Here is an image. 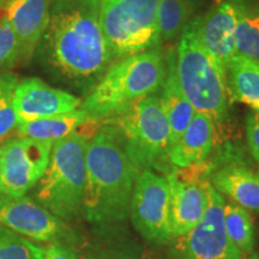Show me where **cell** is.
<instances>
[{
    "label": "cell",
    "mask_w": 259,
    "mask_h": 259,
    "mask_svg": "<svg viewBox=\"0 0 259 259\" xmlns=\"http://www.w3.org/2000/svg\"><path fill=\"white\" fill-rule=\"evenodd\" d=\"M101 0H52L37 54L54 76L92 90L114 64L100 23Z\"/></svg>",
    "instance_id": "6da1fadb"
},
{
    "label": "cell",
    "mask_w": 259,
    "mask_h": 259,
    "mask_svg": "<svg viewBox=\"0 0 259 259\" xmlns=\"http://www.w3.org/2000/svg\"><path fill=\"white\" fill-rule=\"evenodd\" d=\"M85 164V219L105 227L124 222L130 213L132 193L141 170L130 157L115 126L105 122L89 138Z\"/></svg>",
    "instance_id": "7a4b0ae2"
},
{
    "label": "cell",
    "mask_w": 259,
    "mask_h": 259,
    "mask_svg": "<svg viewBox=\"0 0 259 259\" xmlns=\"http://www.w3.org/2000/svg\"><path fill=\"white\" fill-rule=\"evenodd\" d=\"M166 73L160 48L115 61L90 90L79 109L92 120L111 119L137 100L156 93Z\"/></svg>",
    "instance_id": "3957f363"
},
{
    "label": "cell",
    "mask_w": 259,
    "mask_h": 259,
    "mask_svg": "<svg viewBox=\"0 0 259 259\" xmlns=\"http://www.w3.org/2000/svg\"><path fill=\"white\" fill-rule=\"evenodd\" d=\"M185 28L176 57L178 82L196 113L209 116L213 125H221L229 107L226 71L204 48L194 22Z\"/></svg>",
    "instance_id": "277c9868"
},
{
    "label": "cell",
    "mask_w": 259,
    "mask_h": 259,
    "mask_svg": "<svg viewBox=\"0 0 259 259\" xmlns=\"http://www.w3.org/2000/svg\"><path fill=\"white\" fill-rule=\"evenodd\" d=\"M88 141L85 135L73 132L54 142L47 169L36 184L38 204L64 221L83 211Z\"/></svg>",
    "instance_id": "5b68a950"
},
{
    "label": "cell",
    "mask_w": 259,
    "mask_h": 259,
    "mask_svg": "<svg viewBox=\"0 0 259 259\" xmlns=\"http://www.w3.org/2000/svg\"><path fill=\"white\" fill-rule=\"evenodd\" d=\"M105 121L120 132L126 150L139 170L156 169L167 174L171 170L168 167L169 125L160 96L151 94L142 97Z\"/></svg>",
    "instance_id": "8992f818"
},
{
    "label": "cell",
    "mask_w": 259,
    "mask_h": 259,
    "mask_svg": "<svg viewBox=\"0 0 259 259\" xmlns=\"http://www.w3.org/2000/svg\"><path fill=\"white\" fill-rule=\"evenodd\" d=\"M160 0H101L100 23L113 60L157 48Z\"/></svg>",
    "instance_id": "52a82bcc"
},
{
    "label": "cell",
    "mask_w": 259,
    "mask_h": 259,
    "mask_svg": "<svg viewBox=\"0 0 259 259\" xmlns=\"http://www.w3.org/2000/svg\"><path fill=\"white\" fill-rule=\"evenodd\" d=\"M225 199L219 191L208 186V205L199 222L176 242L178 259H242V253L226 232L223 219Z\"/></svg>",
    "instance_id": "ba28073f"
},
{
    "label": "cell",
    "mask_w": 259,
    "mask_h": 259,
    "mask_svg": "<svg viewBox=\"0 0 259 259\" xmlns=\"http://www.w3.org/2000/svg\"><path fill=\"white\" fill-rule=\"evenodd\" d=\"M211 170L212 166L205 160L190 167H174L167 174L171 238L186 234L202 219L208 205Z\"/></svg>",
    "instance_id": "9c48e42d"
},
{
    "label": "cell",
    "mask_w": 259,
    "mask_h": 259,
    "mask_svg": "<svg viewBox=\"0 0 259 259\" xmlns=\"http://www.w3.org/2000/svg\"><path fill=\"white\" fill-rule=\"evenodd\" d=\"M128 215L135 229L145 240L164 244L171 239L167 177L155 173L153 169L139 171Z\"/></svg>",
    "instance_id": "30bf717a"
},
{
    "label": "cell",
    "mask_w": 259,
    "mask_h": 259,
    "mask_svg": "<svg viewBox=\"0 0 259 259\" xmlns=\"http://www.w3.org/2000/svg\"><path fill=\"white\" fill-rule=\"evenodd\" d=\"M53 142L19 137L2 147L0 193L24 196L41 179L50 162Z\"/></svg>",
    "instance_id": "8fae6325"
},
{
    "label": "cell",
    "mask_w": 259,
    "mask_h": 259,
    "mask_svg": "<svg viewBox=\"0 0 259 259\" xmlns=\"http://www.w3.org/2000/svg\"><path fill=\"white\" fill-rule=\"evenodd\" d=\"M0 225L38 242L64 244L71 238L63 220L25 196L0 198Z\"/></svg>",
    "instance_id": "7c38bea8"
},
{
    "label": "cell",
    "mask_w": 259,
    "mask_h": 259,
    "mask_svg": "<svg viewBox=\"0 0 259 259\" xmlns=\"http://www.w3.org/2000/svg\"><path fill=\"white\" fill-rule=\"evenodd\" d=\"M82 101L65 90L53 88L38 78L18 82L14 94L17 126L36 119L67 114L79 108Z\"/></svg>",
    "instance_id": "4fadbf2b"
},
{
    "label": "cell",
    "mask_w": 259,
    "mask_h": 259,
    "mask_svg": "<svg viewBox=\"0 0 259 259\" xmlns=\"http://www.w3.org/2000/svg\"><path fill=\"white\" fill-rule=\"evenodd\" d=\"M194 24L204 48L226 71L229 61L236 54L235 3H220L205 16L203 21H196Z\"/></svg>",
    "instance_id": "5bb4252c"
},
{
    "label": "cell",
    "mask_w": 259,
    "mask_h": 259,
    "mask_svg": "<svg viewBox=\"0 0 259 259\" xmlns=\"http://www.w3.org/2000/svg\"><path fill=\"white\" fill-rule=\"evenodd\" d=\"M211 185L242 208L259 212V170L239 158H229L225 164L212 166Z\"/></svg>",
    "instance_id": "9a60e30c"
},
{
    "label": "cell",
    "mask_w": 259,
    "mask_h": 259,
    "mask_svg": "<svg viewBox=\"0 0 259 259\" xmlns=\"http://www.w3.org/2000/svg\"><path fill=\"white\" fill-rule=\"evenodd\" d=\"M52 0H10L5 19L14 29L22 47V58L32 56L50 19Z\"/></svg>",
    "instance_id": "2e32d148"
},
{
    "label": "cell",
    "mask_w": 259,
    "mask_h": 259,
    "mask_svg": "<svg viewBox=\"0 0 259 259\" xmlns=\"http://www.w3.org/2000/svg\"><path fill=\"white\" fill-rule=\"evenodd\" d=\"M216 139V128L211 119L196 113L181 137L168 153L173 167L185 168L208 160Z\"/></svg>",
    "instance_id": "e0dca14e"
},
{
    "label": "cell",
    "mask_w": 259,
    "mask_h": 259,
    "mask_svg": "<svg viewBox=\"0 0 259 259\" xmlns=\"http://www.w3.org/2000/svg\"><path fill=\"white\" fill-rule=\"evenodd\" d=\"M160 101L166 114L170 132V148L181 137L193 119L196 111L184 95L176 71V57L169 56L166 78L161 85Z\"/></svg>",
    "instance_id": "ac0fdd59"
},
{
    "label": "cell",
    "mask_w": 259,
    "mask_h": 259,
    "mask_svg": "<svg viewBox=\"0 0 259 259\" xmlns=\"http://www.w3.org/2000/svg\"><path fill=\"white\" fill-rule=\"evenodd\" d=\"M229 96L259 112V63L235 54L226 70Z\"/></svg>",
    "instance_id": "d6986e66"
},
{
    "label": "cell",
    "mask_w": 259,
    "mask_h": 259,
    "mask_svg": "<svg viewBox=\"0 0 259 259\" xmlns=\"http://www.w3.org/2000/svg\"><path fill=\"white\" fill-rule=\"evenodd\" d=\"M90 121L95 120H92L82 109L78 108L76 111L67 113V114L24 122V124L18 125L16 128L21 137L48 141L54 143L58 139L77 132V130L85 126Z\"/></svg>",
    "instance_id": "ffe728a7"
},
{
    "label": "cell",
    "mask_w": 259,
    "mask_h": 259,
    "mask_svg": "<svg viewBox=\"0 0 259 259\" xmlns=\"http://www.w3.org/2000/svg\"><path fill=\"white\" fill-rule=\"evenodd\" d=\"M226 232L242 254L252 253L254 248V223L247 209L234 202H225L223 206Z\"/></svg>",
    "instance_id": "44dd1931"
},
{
    "label": "cell",
    "mask_w": 259,
    "mask_h": 259,
    "mask_svg": "<svg viewBox=\"0 0 259 259\" xmlns=\"http://www.w3.org/2000/svg\"><path fill=\"white\" fill-rule=\"evenodd\" d=\"M236 54L259 63V11H251L236 4Z\"/></svg>",
    "instance_id": "7402d4cb"
},
{
    "label": "cell",
    "mask_w": 259,
    "mask_h": 259,
    "mask_svg": "<svg viewBox=\"0 0 259 259\" xmlns=\"http://www.w3.org/2000/svg\"><path fill=\"white\" fill-rule=\"evenodd\" d=\"M190 14L189 0H160L157 6V25L161 41L176 38L186 27Z\"/></svg>",
    "instance_id": "603a6c76"
},
{
    "label": "cell",
    "mask_w": 259,
    "mask_h": 259,
    "mask_svg": "<svg viewBox=\"0 0 259 259\" xmlns=\"http://www.w3.org/2000/svg\"><path fill=\"white\" fill-rule=\"evenodd\" d=\"M46 248L0 225V259H45Z\"/></svg>",
    "instance_id": "cb8c5ba5"
},
{
    "label": "cell",
    "mask_w": 259,
    "mask_h": 259,
    "mask_svg": "<svg viewBox=\"0 0 259 259\" xmlns=\"http://www.w3.org/2000/svg\"><path fill=\"white\" fill-rule=\"evenodd\" d=\"M17 84L18 79L15 74L0 72V141L17 127L14 107V94Z\"/></svg>",
    "instance_id": "d4e9b609"
},
{
    "label": "cell",
    "mask_w": 259,
    "mask_h": 259,
    "mask_svg": "<svg viewBox=\"0 0 259 259\" xmlns=\"http://www.w3.org/2000/svg\"><path fill=\"white\" fill-rule=\"evenodd\" d=\"M22 58V47L17 35L5 18L0 19V70L14 66Z\"/></svg>",
    "instance_id": "484cf974"
},
{
    "label": "cell",
    "mask_w": 259,
    "mask_h": 259,
    "mask_svg": "<svg viewBox=\"0 0 259 259\" xmlns=\"http://www.w3.org/2000/svg\"><path fill=\"white\" fill-rule=\"evenodd\" d=\"M246 137L251 155L259 163V112H252L246 120Z\"/></svg>",
    "instance_id": "4316f807"
},
{
    "label": "cell",
    "mask_w": 259,
    "mask_h": 259,
    "mask_svg": "<svg viewBox=\"0 0 259 259\" xmlns=\"http://www.w3.org/2000/svg\"><path fill=\"white\" fill-rule=\"evenodd\" d=\"M45 259H78V257L70 246L61 242H52L45 252Z\"/></svg>",
    "instance_id": "83f0119b"
},
{
    "label": "cell",
    "mask_w": 259,
    "mask_h": 259,
    "mask_svg": "<svg viewBox=\"0 0 259 259\" xmlns=\"http://www.w3.org/2000/svg\"><path fill=\"white\" fill-rule=\"evenodd\" d=\"M87 259H137L134 254L127 251H105L101 253L90 255Z\"/></svg>",
    "instance_id": "f1b7e54d"
},
{
    "label": "cell",
    "mask_w": 259,
    "mask_h": 259,
    "mask_svg": "<svg viewBox=\"0 0 259 259\" xmlns=\"http://www.w3.org/2000/svg\"><path fill=\"white\" fill-rule=\"evenodd\" d=\"M0 176H2V147H0Z\"/></svg>",
    "instance_id": "f546056e"
},
{
    "label": "cell",
    "mask_w": 259,
    "mask_h": 259,
    "mask_svg": "<svg viewBox=\"0 0 259 259\" xmlns=\"http://www.w3.org/2000/svg\"><path fill=\"white\" fill-rule=\"evenodd\" d=\"M5 3H6V0H0V8H2V6L4 5Z\"/></svg>",
    "instance_id": "4dcf8cb0"
},
{
    "label": "cell",
    "mask_w": 259,
    "mask_h": 259,
    "mask_svg": "<svg viewBox=\"0 0 259 259\" xmlns=\"http://www.w3.org/2000/svg\"><path fill=\"white\" fill-rule=\"evenodd\" d=\"M258 259H259V258H258Z\"/></svg>",
    "instance_id": "1f68e13d"
}]
</instances>
